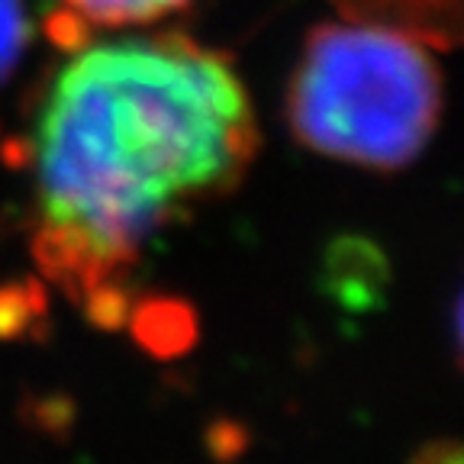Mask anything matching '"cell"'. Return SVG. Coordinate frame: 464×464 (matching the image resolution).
<instances>
[{
    "mask_svg": "<svg viewBox=\"0 0 464 464\" xmlns=\"http://www.w3.org/2000/svg\"><path fill=\"white\" fill-rule=\"evenodd\" d=\"M258 145L223 52L184 33L84 49L62 68L33 139L43 219L81 226L132 265L152 232L229 194Z\"/></svg>",
    "mask_w": 464,
    "mask_h": 464,
    "instance_id": "1",
    "label": "cell"
},
{
    "mask_svg": "<svg viewBox=\"0 0 464 464\" xmlns=\"http://www.w3.org/2000/svg\"><path fill=\"white\" fill-rule=\"evenodd\" d=\"M442 120V68L420 39L319 23L287 84V126L304 149L371 171L413 165Z\"/></svg>",
    "mask_w": 464,
    "mask_h": 464,
    "instance_id": "2",
    "label": "cell"
},
{
    "mask_svg": "<svg viewBox=\"0 0 464 464\" xmlns=\"http://www.w3.org/2000/svg\"><path fill=\"white\" fill-rule=\"evenodd\" d=\"M29 252L45 281L55 284L72 304H78L103 277L123 275L130 268L120 255L91 239L81 226L62 223V219H43L29 239Z\"/></svg>",
    "mask_w": 464,
    "mask_h": 464,
    "instance_id": "3",
    "label": "cell"
},
{
    "mask_svg": "<svg viewBox=\"0 0 464 464\" xmlns=\"http://www.w3.org/2000/svg\"><path fill=\"white\" fill-rule=\"evenodd\" d=\"M319 290L339 310H381L387 304V290H391V258L374 239H368L362 232H342L323 252Z\"/></svg>",
    "mask_w": 464,
    "mask_h": 464,
    "instance_id": "4",
    "label": "cell"
},
{
    "mask_svg": "<svg viewBox=\"0 0 464 464\" xmlns=\"http://www.w3.org/2000/svg\"><path fill=\"white\" fill-rule=\"evenodd\" d=\"M345 20L393 29L422 45L451 52L461 45V0H333Z\"/></svg>",
    "mask_w": 464,
    "mask_h": 464,
    "instance_id": "5",
    "label": "cell"
},
{
    "mask_svg": "<svg viewBox=\"0 0 464 464\" xmlns=\"http://www.w3.org/2000/svg\"><path fill=\"white\" fill-rule=\"evenodd\" d=\"M132 342L155 362H178L200 339V316L194 304L171 294H145L136 297L130 313Z\"/></svg>",
    "mask_w": 464,
    "mask_h": 464,
    "instance_id": "6",
    "label": "cell"
},
{
    "mask_svg": "<svg viewBox=\"0 0 464 464\" xmlns=\"http://www.w3.org/2000/svg\"><path fill=\"white\" fill-rule=\"evenodd\" d=\"M49 287L39 277L0 284V342H26L49 335Z\"/></svg>",
    "mask_w": 464,
    "mask_h": 464,
    "instance_id": "7",
    "label": "cell"
},
{
    "mask_svg": "<svg viewBox=\"0 0 464 464\" xmlns=\"http://www.w3.org/2000/svg\"><path fill=\"white\" fill-rule=\"evenodd\" d=\"M74 7L81 16L91 20V26H145L159 23L171 14L188 10L194 0H62Z\"/></svg>",
    "mask_w": 464,
    "mask_h": 464,
    "instance_id": "8",
    "label": "cell"
},
{
    "mask_svg": "<svg viewBox=\"0 0 464 464\" xmlns=\"http://www.w3.org/2000/svg\"><path fill=\"white\" fill-rule=\"evenodd\" d=\"M132 304H136V290L123 275L103 277L78 300L84 319L97 333H123L126 323H130Z\"/></svg>",
    "mask_w": 464,
    "mask_h": 464,
    "instance_id": "9",
    "label": "cell"
},
{
    "mask_svg": "<svg viewBox=\"0 0 464 464\" xmlns=\"http://www.w3.org/2000/svg\"><path fill=\"white\" fill-rule=\"evenodd\" d=\"M20 420L45 439H68L78 422V400L62 391L26 393L20 403Z\"/></svg>",
    "mask_w": 464,
    "mask_h": 464,
    "instance_id": "10",
    "label": "cell"
},
{
    "mask_svg": "<svg viewBox=\"0 0 464 464\" xmlns=\"http://www.w3.org/2000/svg\"><path fill=\"white\" fill-rule=\"evenodd\" d=\"M43 33L58 52H68V55H78L91 45L94 39V26L87 16H81L68 4H55L43 14Z\"/></svg>",
    "mask_w": 464,
    "mask_h": 464,
    "instance_id": "11",
    "label": "cell"
},
{
    "mask_svg": "<svg viewBox=\"0 0 464 464\" xmlns=\"http://www.w3.org/2000/svg\"><path fill=\"white\" fill-rule=\"evenodd\" d=\"M26 43L29 23L23 14V0H0V84L14 78Z\"/></svg>",
    "mask_w": 464,
    "mask_h": 464,
    "instance_id": "12",
    "label": "cell"
},
{
    "mask_svg": "<svg viewBox=\"0 0 464 464\" xmlns=\"http://www.w3.org/2000/svg\"><path fill=\"white\" fill-rule=\"evenodd\" d=\"M248 442H252V432L239 420H229V416H217L203 432V445H207L213 461L219 464H232L248 449Z\"/></svg>",
    "mask_w": 464,
    "mask_h": 464,
    "instance_id": "13",
    "label": "cell"
},
{
    "mask_svg": "<svg viewBox=\"0 0 464 464\" xmlns=\"http://www.w3.org/2000/svg\"><path fill=\"white\" fill-rule=\"evenodd\" d=\"M410 464H464L461 442L458 439H432L410 458Z\"/></svg>",
    "mask_w": 464,
    "mask_h": 464,
    "instance_id": "14",
    "label": "cell"
},
{
    "mask_svg": "<svg viewBox=\"0 0 464 464\" xmlns=\"http://www.w3.org/2000/svg\"><path fill=\"white\" fill-rule=\"evenodd\" d=\"M0 161L10 168H26L33 165V142L23 136L16 139H7V142L0 145Z\"/></svg>",
    "mask_w": 464,
    "mask_h": 464,
    "instance_id": "15",
    "label": "cell"
},
{
    "mask_svg": "<svg viewBox=\"0 0 464 464\" xmlns=\"http://www.w3.org/2000/svg\"><path fill=\"white\" fill-rule=\"evenodd\" d=\"M461 316H464L461 297H455V306H451V345H455V355L458 358H461V339H464V333H461Z\"/></svg>",
    "mask_w": 464,
    "mask_h": 464,
    "instance_id": "16",
    "label": "cell"
}]
</instances>
